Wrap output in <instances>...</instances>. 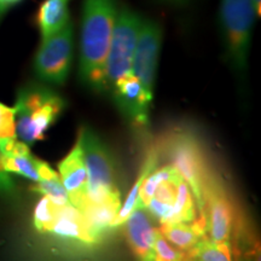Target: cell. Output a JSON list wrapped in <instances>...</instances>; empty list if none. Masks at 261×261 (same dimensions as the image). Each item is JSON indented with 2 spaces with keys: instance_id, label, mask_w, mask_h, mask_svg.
<instances>
[{
  "instance_id": "ffe728a7",
  "label": "cell",
  "mask_w": 261,
  "mask_h": 261,
  "mask_svg": "<svg viewBox=\"0 0 261 261\" xmlns=\"http://www.w3.org/2000/svg\"><path fill=\"white\" fill-rule=\"evenodd\" d=\"M3 168L8 173H15L21 177L27 178L32 181L39 180V174L37 169L38 159L31 154L25 155H11L0 156Z\"/></svg>"
},
{
  "instance_id": "e0dca14e",
  "label": "cell",
  "mask_w": 261,
  "mask_h": 261,
  "mask_svg": "<svg viewBox=\"0 0 261 261\" xmlns=\"http://www.w3.org/2000/svg\"><path fill=\"white\" fill-rule=\"evenodd\" d=\"M70 0H44L39 6L35 22L41 39L56 34L70 22Z\"/></svg>"
},
{
  "instance_id": "4316f807",
  "label": "cell",
  "mask_w": 261,
  "mask_h": 261,
  "mask_svg": "<svg viewBox=\"0 0 261 261\" xmlns=\"http://www.w3.org/2000/svg\"><path fill=\"white\" fill-rule=\"evenodd\" d=\"M252 2V4L254 6V10H255L256 12V16L259 17L261 15V0H250Z\"/></svg>"
},
{
  "instance_id": "ac0fdd59",
  "label": "cell",
  "mask_w": 261,
  "mask_h": 261,
  "mask_svg": "<svg viewBox=\"0 0 261 261\" xmlns=\"http://www.w3.org/2000/svg\"><path fill=\"white\" fill-rule=\"evenodd\" d=\"M159 162H160V156L158 154V150H156L154 145L149 149L148 155H146L145 158V161L143 162L142 165V171H140L138 178H137V180L135 184H133V187L130 188V191L128 192V195H127L125 202L121 203V207H120L119 212H117L116 218L113 224L114 228L122 226V224L125 223L127 218L129 217V214L132 213V211L139 204V192H140V188H142L143 180H144L146 175H148L152 169L158 167Z\"/></svg>"
},
{
  "instance_id": "6da1fadb",
  "label": "cell",
  "mask_w": 261,
  "mask_h": 261,
  "mask_svg": "<svg viewBox=\"0 0 261 261\" xmlns=\"http://www.w3.org/2000/svg\"><path fill=\"white\" fill-rule=\"evenodd\" d=\"M117 10L116 0H84L79 71L83 83L96 91L107 90L106 65Z\"/></svg>"
},
{
  "instance_id": "44dd1931",
  "label": "cell",
  "mask_w": 261,
  "mask_h": 261,
  "mask_svg": "<svg viewBox=\"0 0 261 261\" xmlns=\"http://www.w3.org/2000/svg\"><path fill=\"white\" fill-rule=\"evenodd\" d=\"M60 205L55 203L47 196H42L35 205L33 213V225L39 233H48L54 226Z\"/></svg>"
},
{
  "instance_id": "cb8c5ba5",
  "label": "cell",
  "mask_w": 261,
  "mask_h": 261,
  "mask_svg": "<svg viewBox=\"0 0 261 261\" xmlns=\"http://www.w3.org/2000/svg\"><path fill=\"white\" fill-rule=\"evenodd\" d=\"M16 137V109L0 102V139Z\"/></svg>"
},
{
  "instance_id": "52a82bcc",
  "label": "cell",
  "mask_w": 261,
  "mask_h": 261,
  "mask_svg": "<svg viewBox=\"0 0 261 261\" xmlns=\"http://www.w3.org/2000/svg\"><path fill=\"white\" fill-rule=\"evenodd\" d=\"M80 132L87 173V203L121 196L116 185L112 155L106 144L92 129L81 128Z\"/></svg>"
},
{
  "instance_id": "484cf974",
  "label": "cell",
  "mask_w": 261,
  "mask_h": 261,
  "mask_svg": "<svg viewBox=\"0 0 261 261\" xmlns=\"http://www.w3.org/2000/svg\"><path fill=\"white\" fill-rule=\"evenodd\" d=\"M22 2H23V0H0V18H2L10 9L14 8L15 5H17Z\"/></svg>"
},
{
  "instance_id": "9a60e30c",
  "label": "cell",
  "mask_w": 261,
  "mask_h": 261,
  "mask_svg": "<svg viewBox=\"0 0 261 261\" xmlns=\"http://www.w3.org/2000/svg\"><path fill=\"white\" fill-rule=\"evenodd\" d=\"M120 207L121 196H116L99 202H89L81 210L90 233L98 244L114 230L113 224Z\"/></svg>"
},
{
  "instance_id": "3957f363",
  "label": "cell",
  "mask_w": 261,
  "mask_h": 261,
  "mask_svg": "<svg viewBox=\"0 0 261 261\" xmlns=\"http://www.w3.org/2000/svg\"><path fill=\"white\" fill-rule=\"evenodd\" d=\"M200 214L211 241L226 243L236 256L250 242L246 214L227 189L226 182L215 172L202 189Z\"/></svg>"
},
{
  "instance_id": "7c38bea8",
  "label": "cell",
  "mask_w": 261,
  "mask_h": 261,
  "mask_svg": "<svg viewBox=\"0 0 261 261\" xmlns=\"http://www.w3.org/2000/svg\"><path fill=\"white\" fill-rule=\"evenodd\" d=\"M58 172L70 203L81 211L87 203L89 195H87V173L84 162L80 130L73 149L58 163Z\"/></svg>"
},
{
  "instance_id": "ba28073f",
  "label": "cell",
  "mask_w": 261,
  "mask_h": 261,
  "mask_svg": "<svg viewBox=\"0 0 261 261\" xmlns=\"http://www.w3.org/2000/svg\"><path fill=\"white\" fill-rule=\"evenodd\" d=\"M142 24V16L136 11L128 8L117 10L106 65L107 89H112L117 79L132 69Z\"/></svg>"
},
{
  "instance_id": "7402d4cb",
  "label": "cell",
  "mask_w": 261,
  "mask_h": 261,
  "mask_svg": "<svg viewBox=\"0 0 261 261\" xmlns=\"http://www.w3.org/2000/svg\"><path fill=\"white\" fill-rule=\"evenodd\" d=\"M35 182L37 184L32 187V190L34 192H38V194L42 196H47L57 205H65L70 203L69 197H68V194L65 191L63 184H62L60 175L48 179H41V180Z\"/></svg>"
},
{
  "instance_id": "2e32d148",
  "label": "cell",
  "mask_w": 261,
  "mask_h": 261,
  "mask_svg": "<svg viewBox=\"0 0 261 261\" xmlns=\"http://www.w3.org/2000/svg\"><path fill=\"white\" fill-rule=\"evenodd\" d=\"M159 231L171 242L182 252L188 253L196 244L207 237L205 232V224L202 215L192 221H180V223L161 224Z\"/></svg>"
},
{
  "instance_id": "8fae6325",
  "label": "cell",
  "mask_w": 261,
  "mask_h": 261,
  "mask_svg": "<svg viewBox=\"0 0 261 261\" xmlns=\"http://www.w3.org/2000/svg\"><path fill=\"white\" fill-rule=\"evenodd\" d=\"M112 91L119 109L133 126L137 128L148 126L152 98L146 94L140 80L132 74V71L117 79Z\"/></svg>"
},
{
  "instance_id": "5bb4252c",
  "label": "cell",
  "mask_w": 261,
  "mask_h": 261,
  "mask_svg": "<svg viewBox=\"0 0 261 261\" xmlns=\"http://www.w3.org/2000/svg\"><path fill=\"white\" fill-rule=\"evenodd\" d=\"M48 234L58 242L70 246H99L90 233L81 211L71 203L58 207L56 220Z\"/></svg>"
},
{
  "instance_id": "d6986e66",
  "label": "cell",
  "mask_w": 261,
  "mask_h": 261,
  "mask_svg": "<svg viewBox=\"0 0 261 261\" xmlns=\"http://www.w3.org/2000/svg\"><path fill=\"white\" fill-rule=\"evenodd\" d=\"M233 252L226 243H218L204 237L188 253V260L226 261L232 260Z\"/></svg>"
},
{
  "instance_id": "5b68a950",
  "label": "cell",
  "mask_w": 261,
  "mask_h": 261,
  "mask_svg": "<svg viewBox=\"0 0 261 261\" xmlns=\"http://www.w3.org/2000/svg\"><path fill=\"white\" fill-rule=\"evenodd\" d=\"M15 109L16 137L31 145L45 139L63 112L64 100L46 86L29 85L18 91Z\"/></svg>"
},
{
  "instance_id": "30bf717a",
  "label": "cell",
  "mask_w": 261,
  "mask_h": 261,
  "mask_svg": "<svg viewBox=\"0 0 261 261\" xmlns=\"http://www.w3.org/2000/svg\"><path fill=\"white\" fill-rule=\"evenodd\" d=\"M161 44V25L151 19H143L130 71L140 80L146 94L150 98H152V93H154Z\"/></svg>"
},
{
  "instance_id": "d4e9b609",
  "label": "cell",
  "mask_w": 261,
  "mask_h": 261,
  "mask_svg": "<svg viewBox=\"0 0 261 261\" xmlns=\"http://www.w3.org/2000/svg\"><path fill=\"white\" fill-rule=\"evenodd\" d=\"M16 194V185L9 173L3 168L2 161H0V195L5 197L12 198Z\"/></svg>"
},
{
  "instance_id": "603a6c76",
  "label": "cell",
  "mask_w": 261,
  "mask_h": 261,
  "mask_svg": "<svg viewBox=\"0 0 261 261\" xmlns=\"http://www.w3.org/2000/svg\"><path fill=\"white\" fill-rule=\"evenodd\" d=\"M152 260L156 261H179L188 260L187 253L182 252L169 242L163 234L159 231L156 232L154 249H152Z\"/></svg>"
},
{
  "instance_id": "83f0119b",
  "label": "cell",
  "mask_w": 261,
  "mask_h": 261,
  "mask_svg": "<svg viewBox=\"0 0 261 261\" xmlns=\"http://www.w3.org/2000/svg\"><path fill=\"white\" fill-rule=\"evenodd\" d=\"M167 2H175V3H178V2H182V0H167Z\"/></svg>"
},
{
  "instance_id": "7a4b0ae2",
  "label": "cell",
  "mask_w": 261,
  "mask_h": 261,
  "mask_svg": "<svg viewBox=\"0 0 261 261\" xmlns=\"http://www.w3.org/2000/svg\"><path fill=\"white\" fill-rule=\"evenodd\" d=\"M139 204L161 224L192 221L200 217L190 185L171 165L156 167L143 180Z\"/></svg>"
},
{
  "instance_id": "8992f818",
  "label": "cell",
  "mask_w": 261,
  "mask_h": 261,
  "mask_svg": "<svg viewBox=\"0 0 261 261\" xmlns=\"http://www.w3.org/2000/svg\"><path fill=\"white\" fill-rule=\"evenodd\" d=\"M256 12L250 0H220L219 22L225 50L238 71L246 70Z\"/></svg>"
},
{
  "instance_id": "277c9868",
  "label": "cell",
  "mask_w": 261,
  "mask_h": 261,
  "mask_svg": "<svg viewBox=\"0 0 261 261\" xmlns=\"http://www.w3.org/2000/svg\"><path fill=\"white\" fill-rule=\"evenodd\" d=\"M155 148L160 160H167L168 165L173 166L190 185L201 212L202 189L217 169L213 167L208 150L197 133L181 127L173 128L159 139Z\"/></svg>"
},
{
  "instance_id": "9c48e42d",
  "label": "cell",
  "mask_w": 261,
  "mask_h": 261,
  "mask_svg": "<svg viewBox=\"0 0 261 261\" xmlns=\"http://www.w3.org/2000/svg\"><path fill=\"white\" fill-rule=\"evenodd\" d=\"M74 52V27L69 22L63 29L41 39L34 57L35 75L42 83L62 86L69 76Z\"/></svg>"
},
{
  "instance_id": "4fadbf2b",
  "label": "cell",
  "mask_w": 261,
  "mask_h": 261,
  "mask_svg": "<svg viewBox=\"0 0 261 261\" xmlns=\"http://www.w3.org/2000/svg\"><path fill=\"white\" fill-rule=\"evenodd\" d=\"M122 226L125 227L127 243L133 255L140 260H152L158 227L155 219L144 205H137Z\"/></svg>"
}]
</instances>
